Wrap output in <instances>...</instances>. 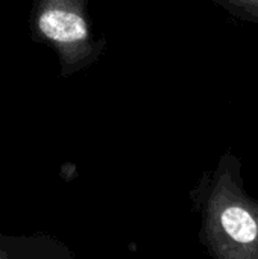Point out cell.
Here are the masks:
<instances>
[{"label":"cell","instance_id":"obj_1","mask_svg":"<svg viewBox=\"0 0 258 259\" xmlns=\"http://www.w3.org/2000/svg\"><path fill=\"white\" fill-rule=\"evenodd\" d=\"M38 26L47 38L58 42H73L87 36L84 18L68 11H46L38 20Z\"/></svg>","mask_w":258,"mask_h":259},{"label":"cell","instance_id":"obj_2","mask_svg":"<svg viewBox=\"0 0 258 259\" xmlns=\"http://www.w3.org/2000/svg\"><path fill=\"white\" fill-rule=\"evenodd\" d=\"M217 225L222 234L230 241L237 244H251L258 237V225L255 219L239 205H222L216 209Z\"/></svg>","mask_w":258,"mask_h":259},{"label":"cell","instance_id":"obj_3","mask_svg":"<svg viewBox=\"0 0 258 259\" xmlns=\"http://www.w3.org/2000/svg\"><path fill=\"white\" fill-rule=\"evenodd\" d=\"M0 259H8L6 252H5V250H2V249H0Z\"/></svg>","mask_w":258,"mask_h":259}]
</instances>
